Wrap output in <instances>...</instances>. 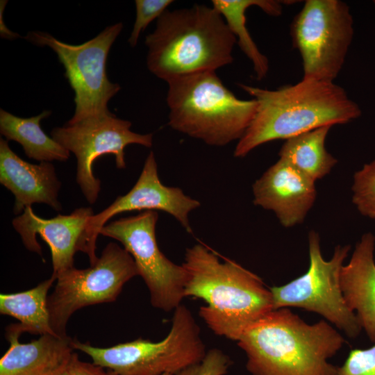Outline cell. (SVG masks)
<instances>
[{
	"instance_id": "1",
	"label": "cell",
	"mask_w": 375,
	"mask_h": 375,
	"mask_svg": "<svg viewBox=\"0 0 375 375\" xmlns=\"http://www.w3.org/2000/svg\"><path fill=\"white\" fill-rule=\"evenodd\" d=\"M184 296L203 300L199 314L216 335L238 341L244 331L273 310L261 278L201 243L186 249Z\"/></svg>"
},
{
	"instance_id": "2",
	"label": "cell",
	"mask_w": 375,
	"mask_h": 375,
	"mask_svg": "<svg viewBox=\"0 0 375 375\" xmlns=\"http://www.w3.org/2000/svg\"><path fill=\"white\" fill-rule=\"evenodd\" d=\"M257 103L249 126L233 155L246 156L258 146L319 127L347 124L358 118L360 106L334 82L302 79L294 85L267 90L241 84Z\"/></svg>"
},
{
	"instance_id": "3",
	"label": "cell",
	"mask_w": 375,
	"mask_h": 375,
	"mask_svg": "<svg viewBox=\"0 0 375 375\" xmlns=\"http://www.w3.org/2000/svg\"><path fill=\"white\" fill-rule=\"evenodd\" d=\"M251 375H335L328 362L344 344L324 319L308 324L287 308L272 310L237 341Z\"/></svg>"
},
{
	"instance_id": "4",
	"label": "cell",
	"mask_w": 375,
	"mask_h": 375,
	"mask_svg": "<svg viewBox=\"0 0 375 375\" xmlns=\"http://www.w3.org/2000/svg\"><path fill=\"white\" fill-rule=\"evenodd\" d=\"M236 40L212 6L194 4L165 10L145 38L148 69L167 82L185 75L215 72L233 61Z\"/></svg>"
},
{
	"instance_id": "5",
	"label": "cell",
	"mask_w": 375,
	"mask_h": 375,
	"mask_svg": "<svg viewBox=\"0 0 375 375\" xmlns=\"http://www.w3.org/2000/svg\"><path fill=\"white\" fill-rule=\"evenodd\" d=\"M169 125L174 130L210 146L239 140L257 108L252 99H238L215 72L176 77L167 82Z\"/></svg>"
},
{
	"instance_id": "6",
	"label": "cell",
	"mask_w": 375,
	"mask_h": 375,
	"mask_svg": "<svg viewBox=\"0 0 375 375\" xmlns=\"http://www.w3.org/2000/svg\"><path fill=\"white\" fill-rule=\"evenodd\" d=\"M92 362L117 375H176L200 362L207 351L199 326L190 310L181 304L174 310L171 329L160 341L140 338L109 347H98L73 340Z\"/></svg>"
},
{
	"instance_id": "7",
	"label": "cell",
	"mask_w": 375,
	"mask_h": 375,
	"mask_svg": "<svg viewBox=\"0 0 375 375\" xmlns=\"http://www.w3.org/2000/svg\"><path fill=\"white\" fill-rule=\"evenodd\" d=\"M121 22L108 26L92 39L78 45L62 42L48 33L30 31L25 39L51 48L63 65L65 76L74 92L75 110L69 124L112 115L109 101L120 90L106 74L110 49L122 31Z\"/></svg>"
},
{
	"instance_id": "8",
	"label": "cell",
	"mask_w": 375,
	"mask_h": 375,
	"mask_svg": "<svg viewBox=\"0 0 375 375\" xmlns=\"http://www.w3.org/2000/svg\"><path fill=\"white\" fill-rule=\"evenodd\" d=\"M353 33V17L345 2L306 0L290 26L293 47L302 60V79L334 82Z\"/></svg>"
},
{
	"instance_id": "9",
	"label": "cell",
	"mask_w": 375,
	"mask_h": 375,
	"mask_svg": "<svg viewBox=\"0 0 375 375\" xmlns=\"http://www.w3.org/2000/svg\"><path fill=\"white\" fill-rule=\"evenodd\" d=\"M319 234L308 233L309 267L305 274L281 286L270 288L273 310L296 307L323 316L355 338L362 329L356 313L348 306L342 291L340 272L351 249L338 245L332 258H324Z\"/></svg>"
},
{
	"instance_id": "10",
	"label": "cell",
	"mask_w": 375,
	"mask_h": 375,
	"mask_svg": "<svg viewBox=\"0 0 375 375\" xmlns=\"http://www.w3.org/2000/svg\"><path fill=\"white\" fill-rule=\"evenodd\" d=\"M135 276L139 274L133 257L115 242L106 246L94 265L83 269L74 267L58 275L47 299L53 332L67 337V324L74 312L115 301L124 284Z\"/></svg>"
},
{
	"instance_id": "11",
	"label": "cell",
	"mask_w": 375,
	"mask_h": 375,
	"mask_svg": "<svg viewBox=\"0 0 375 375\" xmlns=\"http://www.w3.org/2000/svg\"><path fill=\"white\" fill-rule=\"evenodd\" d=\"M158 219L157 211H142L106 224L100 234L122 243L149 291L152 306L169 312L185 298V271L160 250L156 238Z\"/></svg>"
},
{
	"instance_id": "12",
	"label": "cell",
	"mask_w": 375,
	"mask_h": 375,
	"mask_svg": "<svg viewBox=\"0 0 375 375\" xmlns=\"http://www.w3.org/2000/svg\"><path fill=\"white\" fill-rule=\"evenodd\" d=\"M131 122L112 115L67 122L54 128L51 138L77 159L76 180L85 199L94 204L99 197L100 181L93 174V164L105 154H112L118 169L126 167L124 149L136 144L146 147L153 144V134H140L131 130Z\"/></svg>"
},
{
	"instance_id": "13",
	"label": "cell",
	"mask_w": 375,
	"mask_h": 375,
	"mask_svg": "<svg viewBox=\"0 0 375 375\" xmlns=\"http://www.w3.org/2000/svg\"><path fill=\"white\" fill-rule=\"evenodd\" d=\"M200 205L199 201L186 195L181 188L162 183L155 155L151 151L131 190L117 197L108 207L89 218L85 230V253L89 258L90 265H94L99 258L96 255L98 235L112 217L134 210H161L172 215L187 232L192 233L188 216Z\"/></svg>"
},
{
	"instance_id": "14",
	"label": "cell",
	"mask_w": 375,
	"mask_h": 375,
	"mask_svg": "<svg viewBox=\"0 0 375 375\" xmlns=\"http://www.w3.org/2000/svg\"><path fill=\"white\" fill-rule=\"evenodd\" d=\"M91 208H79L66 215H58L44 219L35 215L31 206L12 220V226L21 236L25 247L42 256L37 235L49 245L56 278L74 267V256L77 251L85 253V230L89 218L93 215Z\"/></svg>"
},
{
	"instance_id": "15",
	"label": "cell",
	"mask_w": 375,
	"mask_h": 375,
	"mask_svg": "<svg viewBox=\"0 0 375 375\" xmlns=\"http://www.w3.org/2000/svg\"><path fill=\"white\" fill-rule=\"evenodd\" d=\"M252 190L254 205L274 212L285 228L302 223L317 197L315 182L280 159L254 182Z\"/></svg>"
},
{
	"instance_id": "16",
	"label": "cell",
	"mask_w": 375,
	"mask_h": 375,
	"mask_svg": "<svg viewBox=\"0 0 375 375\" xmlns=\"http://www.w3.org/2000/svg\"><path fill=\"white\" fill-rule=\"evenodd\" d=\"M0 183L15 197L13 212L21 215L34 203H44L56 211L62 210L58 201L61 183L50 162L29 163L10 148L8 142L0 138Z\"/></svg>"
},
{
	"instance_id": "17",
	"label": "cell",
	"mask_w": 375,
	"mask_h": 375,
	"mask_svg": "<svg viewBox=\"0 0 375 375\" xmlns=\"http://www.w3.org/2000/svg\"><path fill=\"white\" fill-rule=\"evenodd\" d=\"M17 324L6 327L9 348L0 359V375H47L69 362L72 339L46 334L28 343L19 341Z\"/></svg>"
},
{
	"instance_id": "18",
	"label": "cell",
	"mask_w": 375,
	"mask_h": 375,
	"mask_svg": "<svg viewBox=\"0 0 375 375\" xmlns=\"http://www.w3.org/2000/svg\"><path fill=\"white\" fill-rule=\"evenodd\" d=\"M375 236L370 232L356 243L349 262L340 272L348 306L356 313L368 338L375 343Z\"/></svg>"
},
{
	"instance_id": "19",
	"label": "cell",
	"mask_w": 375,
	"mask_h": 375,
	"mask_svg": "<svg viewBox=\"0 0 375 375\" xmlns=\"http://www.w3.org/2000/svg\"><path fill=\"white\" fill-rule=\"evenodd\" d=\"M51 114L44 110L38 115L22 118L0 109V132L6 140L20 144L25 154L41 162L66 161L70 152L48 136L40 126V122Z\"/></svg>"
},
{
	"instance_id": "20",
	"label": "cell",
	"mask_w": 375,
	"mask_h": 375,
	"mask_svg": "<svg viewBox=\"0 0 375 375\" xmlns=\"http://www.w3.org/2000/svg\"><path fill=\"white\" fill-rule=\"evenodd\" d=\"M282 2L274 0H213L212 7L223 17L236 43L251 62L256 78L263 79L269 71L267 58L258 49L246 26V11L251 6L259 7L266 14L279 16Z\"/></svg>"
},
{
	"instance_id": "21",
	"label": "cell",
	"mask_w": 375,
	"mask_h": 375,
	"mask_svg": "<svg viewBox=\"0 0 375 375\" xmlns=\"http://www.w3.org/2000/svg\"><path fill=\"white\" fill-rule=\"evenodd\" d=\"M331 127H319L285 140L278 152L279 159L315 182L324 178L338 162L325 147Z\"/></svg>"
},
{
	"instance_id": "22",
	"label": "cell",
	"mask_w": 375,
	"mask_h": 375,
	"mask_svg": "<svg viewBox=\"0 0 375 375\" xmlns=\"http://www.w3.org/2000/svg\"><path fill=\"white\" fill-rule=\"evenodd\" d=\"M56 278L51 276L26 291L0 294V313L19 321L22 333L57 335L51 328L47 307L48 292Z\"/></svg>"
},
{
	"instance_id": "23",
	"label": "cell",
	"mask_w": 375,
	"mask_h": 375,
	"mask_svg": "<svg viewBox=\"0 0 375 375\" xmlns=\"http://www.w3.org/2000/svg\"><path fill=\"white\" fill-rule=\"evenodd\" d=\"M352 202L363 216L375 219V159L353 175Z\"/></svg>"
},
{
	"instance_id": "24",
	"label": "cell",
	"mask_w": 375,
	"mask_h": 375,
	"mask_svg": "<svg viewBox=\"0 0 375 375\" xmlns=\"http://www.w3.org/2000/svg\"><path fill=\"white\" fill-rule=\"evenodd\" d=\"M174 1L172 0H136L135 20L128 42L131 47H135L140 34L154 19H157L167 10Z\"/></svg>"
},
{
	"instance_id": "25",
	"label": "cell",
	"mask_w": 375,
	"mask_h": 375,
	"mask_svg": "<svg viewBox=\"0 0 375 375\" xmlns=\"http://www.w3.org/2000/svg\"><path fill=\"white\" fill-rule=\"evenodd\" d=\"M365 349L350 351L344 362L337 366L335 375H375V343Z\"/></svg>"
},
{
	"instance_id": "26",
	"label": "cell",
	"mask_w": 375,
	"mask_h": 375,
	"mask_svg": "<svg viewBox=\"0 0 375 375\" xmlns=\"http://www.w3.org/2000/svg\"><path fill=\"white\" fill-rule=\"evenodd\" d=\"M231 360L222 351L212 349L207 351L203 359L176 375H225Z\"/></svg>"
},
{
	"instance_id": "27",
	"label": "cell",
	"mask_w": 375,
	"mask_h": 375,
	"mask_svg": "<svg viewBox=\"0 0 375 375\" xmlns=\"http://www.w3.org/2000/svg\"><path fill=\"white\" fill-rule=\"evenodd\" d=\"M69 375H106L107 371L95 364L81 360L73 353L68 364Z\"/></svg>"
},
{
	"instance_id": "28",
	"label": "cell",
	"mask_w": 375,
	"mask_h": 375,
	"mask_svg": "<svg viewBox=\"0 0 375 375\" xmlns=\"http://www.w3.org/2000/svg\"><path fill=\"white\" fill-rule=\"evenodd\" d=\"M68 364L69 362L62 365L60 367L57 368L56 369L53 370V372L49 373L47 375H69Z\"/></svg>"
},
{
	"instance_id": "29",
	"label": "cell",
	"mask_w": 375,
	"mask_h": 375,
	"mask_svg": "<svg viewBox=\"0 0 375 375\" xmlns=\"http://www.w3.org/2000/svg\"><path fill=\"white\" fill-rule=\"evenodd\" d=\"M106 375H117V374H115V372L110 371V370H108ZM163 375H172V374H163Z\"/></svg>"
},
{
	"instance_id": "30",
	"label": "cell",
	"mask_w": 375,
	"mask_h": 375,
	"mask_svg": "<svg viewBox=\"0 0 375 375\" xmlns=\"http://www.w3.org/2000/svg\"><path fill=\"white\" fill-rule=\"evenodd\" d=\"M374 2V4H375V1Z\"/></svg>"
}]
</instances>
